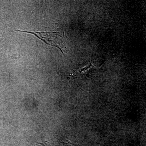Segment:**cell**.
Returning a JSON list of instances; mask_svg holds the SVG:
<instances>
[{"mask_svg": "<svg viewBox=\"0 0 146 146\" xmlns=\"http://www.w3.org/2000/svg\"><path fill=\"white\" fill-rule=\"evenodd\" d=\"M17 31L27 33L34 35L37 38L42 40L45 44L50 46H54L58 48L64 54L63 49L64 48L61 33L60 32L30 31H25L17 30Z\"/></svg>", "mask_w": 146, "mask_h": 146, "instance_id": "6da1fadb", "label": "cell"}]
</instances>
